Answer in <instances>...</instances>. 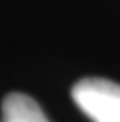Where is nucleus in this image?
Instances as JSON below:
<instances>
[{
    "label": "nucleus",
    "mask_w": 120,
    "mask_h": 122,
    "mask_svg": "<svg viewBox=\"0 0 120 122\" xmlns=\"http://www.w3.org/2000/svg\"><path fill=\"white\" fill-rule=\"evenodd\" d=\"M72 99L93 122H120V84L100 77H86L74 84Z\"/></svg>",
    "instance_id": "1"
},
{
    "label": "nucleus",
    "mask_w": 120,
    "mask_h": 122,
    "mask_svg": "<svg viewBox=\"0 0 120 122\" xmlns=\"http://www.w3.org/2000/svg\"><path fill=\"white\" fill-rule=\"evenodd\" d=\"M2 122H50L34 99L25 93H9L2 102Z\"/></svg>",
    "instance_id": "2"
}]
</instances>
